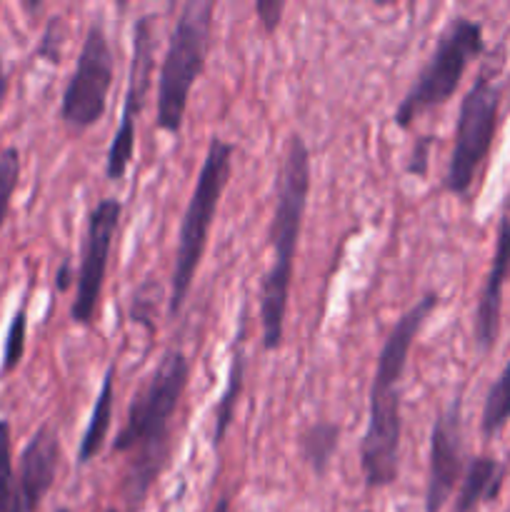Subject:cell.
<instances>
[{
    "label": "cell",
    "instance_id": "2",
    "mask_svg": "<svg viewBox=\"0 0 510 512\" xmlns=\"http://www.w3.org/2000/svg\"><path fill=\"white\" fill-rule=\"evenodd\" d=\"M438 303V293H425L413 308L405 310L385 338L378 360H375L368 400V428L360 440V470H363L365 485L373 490L388 488L398 480L400 440H403L400 380H403L415 338L423 330L430 313L438 308Z\"/></svg>",
    "mask_w": 510,
    "mask_h": 512
},
{
    "label": "cell",
    "instance_id": "10",
    "mask_svg": "<svg viewBox=\"0 0 510 512\" xmlns=\"http://www.w3.org/2000/svg\"><path fill=\"white\" fill-rule=\"evenodd\" d=\"M155 15H140L133 28V58L128 70V88L123 95L120 123L110 140L108 158H105V175L108 180H123L135 153V123L145 105V95L150 88V75L155 65Z\"/></svg>",
    "mask_w": 510,
    "mask_h": 512
},
{
    "label": "cell",
    "instance_id": "15",
    "mask_svg": "<svg viewBox=\"0 0 510 512\" xmlns=\"http://www.w3.org/2000/svg\"><path fill=\"white\" fill-rule=\"evenodd\" d=\"M115 370L118 365L110 363L103 375L98 395H95V405L90 410L88 425L83 430V438L78 445V465L93 463L95 455L103 450L105 440H108L110 423H113V405H115Z\"/></svg>",
    "mask_w": 510,
    "mask_h": 512
},
{
    "label": "cell",
    "instance_id": "12",
    "mask_svg": "<svg viewBox=\"0 0 510 512\" xmlns=\"http://www.w3.org/2000/svg\"><path fill=\"white\" fill-rule=\"evenodd\" d=\"M510 278V218L503 215L495 233V250L490 260L488 275L480 288L478 305H475V345L483 353L495 348L500 335V315H503V290Z\"/></svg>",
    "mask_w": 510,
    "mask_h": 512
},
{
    "label": "cell",
    "instance_id": "24",
    "mask_svg": "<svg viewBox=\"0 0 510 512\" xmlns=\"http://www.w3.org/2000/svg\"><path fill=\"white\" fill-rule=\"evenodd\" d=\"M430 145H433V138H420L418 143H415L413 155H410V163H408V173H413V175L428 173Z\"/></svg>",
    "mask_w": 510,
    "mask_h": 512
},
{
    "label": "cell",
    "instance_id": "25",
    "mask_svg": "<svg viewBox=\"0 0 510 512\" xmlns=\"http://www.w3.org/2000/svg\"><path fill=\"white\" fill-rule=\"evenodd\" d=\"M70 270H73L70 260H63L58 268V290H65L70 285Z\"/></svg>",
    "mask_w": 510,
    "mask_h": 512
},
{
    "label": "cell",
    "instance_id": "21",
    "mask_svg": "<svg viewBox=\"0 0 510 512\" xmlns=\"http://www.w3.org/2000/svg\"><path fill=\"white\" fill-rule=\"evenodd\" d=\"M20 180V150L18 148H5L0 153V228L5 225L8 218L10 200H13L15 188Z\"/></svg>",
    "mask_w": 510,
    "mask_h": 512
},
{
    "label": "cell",
    "instance_id": "31",
    "mask_svg": "<svg viewBox=\"0 0 510 512\" xmlns=\"http://www.w3.org/2000/svg\"><path fill=\"white\" fill-rule=\"evenodd\" d=\"M160 512H165V510H160Z\"/></svg>",
    "mask_w": 510,
    "mask_h": 512
},
{
    "label": "cell",
    "instance_id": "28",
    "mask_svg": "<svg viewBox=\"0 0 510 512\" xmlns=\"http://www.w3.org/2000/svg\"><path fill=\"white\" fill-rule=\"evenodd\" d=\"M55 512H70L68 508H60V510H55Z\"/></svg>",
    "mask_w": 510,
    "mask_h": 512
},
{
    "label": "cell",
    "instance_id": "29",
    "mask_svg": "<svg viewBox=\"0 0 510 512\" xmlns=\"http://www.w3.org/2000/svg\"><path fill=\"white\" fill-rule=\"evenodd\" d=\"M105 512H118V510H115V508H108Z\"/></svg>",
    "mask_w": 510,
    "mask_h": 512
},
{
    "label": "cell",
    "instance_id": "7",
    "mask_svg": "<svg viewBox=\"0 0 510 512\" xmlns=\"http://www.w3.org/2000/svg\"><path fill=\"white\" fill-rule=\"evenodd\" d=\"M503 88L495 83L490 73H480L460 100L458 120H455L453 153L445 168L443 188L448 193L465 195L475 183L480 165L493 148L495 130H498V113Z\"/></svg>",
    "mask_w": 510,
    "mask_h": 512
},
{
    "label": "cell",
    "instance_id": "16",
    "mask_svg": "<svg viewBox=\"0 0 510 512\" xmlns=\"http://www.w3.org/2000/svg\"><path fill=\"white\" fill-rule=\"evenodd\" d=\"M340 430L338 423L333 420H318V423H310L303 433L298 435V450L300 458L310 465L315 475H325L328 468L333 465L335 453L340 448Z\"/></svg>",
    "mask_w": 510,
    "mask_h": 512
},
{
    "label": "cell",
    "instance_id": "26",
    "mask_svg": "<svg viewBox=\"0 0 510 512\" xmlns=\"http://www.w3.org/2000/svg\"><path fill=\"white\" fill-rule=\"evenodd\" d=\"M5 93H8V73H5L3 60H0V103H3Z\"/></svg>",
    "mask_w": 510,
    "mask_h": 512
},
{
    "label": "cell",
    "instance_id": "30",
    "mask_svg": "<svg viewBox=\"0 0 510 512\" xmlns=\"http://www.w3.org/2000/svg\"><path fill=\"white\" fill-rule=\"evenodd\" d=\"M363 512H373V510H363Z\"/></svg>",
    "mask_w": 510,
    "mask_h": 512
},
{
    "label": "cell",
    "instance_id": "27",
    "mask_svg": "<svg viewBox=\"0 0 510 512\" xmlns=\"http://www.w3.org/2000/svg\"><path fill=\"white\" fill-rule=\"evenodd\" d=\"M213 512H230V498H228V495H223V498H220L218 503H215Z\"/></svg>",
    "mask_w": 510,
    "mask_h": 512
},
{
    "label": "cell",
    "instance_id": "19",
    "mask_svg": "<svg viewBox=\"0 0 510 512\" xmlns=\"http://www.w3.org/2000/svg\"><path fill=\"white\" fill-rule=\"evenodd\" d=\"M0 512H23L18 473L13 468V430L0 420Z\"/></svg>",
    "mask_w": 510,
    "mask_h": 512
},
{
    "label": "cell",
    "instance_id": "14",
    "mask_svg": "<svg viewBox=\"0 0 510 512\" xmlns=\"http://www.w3.org/2000/svg\"><path fill=\"white\" fill-rule=\"evenodd\" d=\"M508 465L495 460L493 455H475L465 465L463 480L458 485L453 512H475L483 503L498 500L503 490Z\"/></svg>",
    "mask_w": 510,
    "mask_h": 512
},
{
    "label": "cell",
    "instance_id": "22",
    "mask_svg": "<svg viewBox=\"0 0 510 512\" xmlns=\"http://www.w3.org/2000/svg\"><path fill=\"white\" fill-rule=\"evenodd\" d=\"M285 13V0H255V15L263 23L265 33H275Z\"/></svg>",
    "mask_w": 510,
    "mask_h": 512
},
{
    "label": "cell",
    "instance_id": "13",
    "mask_svg": "<svg viewBox=\"0 0 510 512\" xmlns=\"http://www.w3.org/2000/svg\"><path fill=\"white\" fill-rule=\"evenodd\" d=\"M60 455L63 445H60L58 428L53 423H43L20 453L18 488L23 512L38 510L45 495L50 493L60 468Z\"/></svg>",
    "mask_w": 510,
    "mask_h": 512
},
{
    "label": "cell",
    "instance_id": "8",
    "mask_svg": "<svg viewBox=\"0 0 510 512\" xmlns=\"http://www.w3.org/2000/svg\"><path fill=\"white\" fill-rule=\"evenodd\" d=\"M115 73V53L105 20L93 18L85 30L83 48L75 60L73 75L63 90L60 118L68 128L88 130L103 118Z\"/></svg>",
    "mask_w": 510,
    "mask_h": 512
},
{
    "label": "cell",
    "instance_id": "5",
    "mask_svg": "<svg viewBox=\"0 0 510 512\" xmlns=\"http://www.w3.org/2000/svg\"><path fill=\"white\" fill-rule=\"evenodd\" d=\"M213 0H188L180 8L168 48L158 70L155 125L163 133H180L195 80L205 70L213 35Z\"/></svg>",
    "mask_w": 510,
    "mask_h": 512
},
{
    "label": "cell",
    "instance_id": "18",
    "mask_svg": "<svg viewBox=\"0 0 510 512\" xmlns=\"http://www.w3.org/2000/svg\"><path fill=\"white\" fill-rule=\"evenodd\" d=\"M510 423V360L500 370L498 378L490 385L483 403V415H480V433L485 440H493L505 425Z\"/></svg>",
    "mask_w": 510,
    "mask_h": 512
},
{
    "label": "cell",
    "instance_id": "4",
    "mask_svg": "<svg viewBox=\"0 0 510 512\" xmlns=\"http://www.w3.org/2000/svg\"><path fill=\"white\" fill-rule=\"evenodd\" d=\"M235 145L220 135H213L205 150L203 165H200L198 180H195L193 195L188 200L183 220L178 228V243H175L173 273H170V298L168 315L175 318L188 300L193 280L198 275L200 260H203L205 245H208L210 228H213L215 213H218L220 198L233 170Z\"/></svg>",
    "mask_w": 510,
    "mask_h": 512
},
{
    "label": "cell",
    "instance_id": "23",
    "mask_svg": "<svg viewBox=\"0 0 510 512\" xmlns=\"http://www.w3.org/2000/svg\"><path fill=\"white\" fill-rule=\"evenodd\" d=\"M155 295H160L158 283H153L150 298H143V293H140V290H135V295H133V318L138 320V323L150 325V328H153V310L158 308V300H155Z\"/></svg>",
    "mask_w": 510,
    "mask_h": 512
},
{
    "label": "cell",
    "instance_id": "11",
    "mask_svg": "<svg viewBox=\"0 0 510 512\" xmlns=\"http://www.w3.org/2000/svg\"><path fill=\"white\" fill-rule=\"evenodd\" d=\"M463 443V398L455 395L448 408L435 418L430 430L428 483H425V512H443L450 495L465 473Z\"/></svg>",
    "mask_w": 510,
    "mask_h": 512
},
{
    "label": "cell",
    "instance_id": "3",
    "mask_svg": "<svg viewBox=\"0 0 510 512\" xmlns=\"http://www.w3.org/2000/svg\"><path fill=\"white\" fill-rule=\"evenodd\" d=\"M310 150L303 135L293 133L285 143L275 175V208L268 228L273 265L260 283V328H263V348L278 350L285 335V315H288L290 283H293L295 253H298L300 233H303L305 208H308L310 183Z\"/></svg>",
    "mask_w": 510,
    "mask_h": 512
},
{
    "label": "cell",
    "instance_id": "1",
    "mask_svg": "<svg viewBox=\"0 0 510 512\" xmlns=\"http://www.w3.org/2000/svg\"><path fill=\"white\" fill-rule=\"evenodd\" d=\"M188 378V355L180 345H173L130 400L123 428L113 440V453L128 455L123 495L130 508L145 503L153 483L168 465L170 430L188 388Z\"/></svg>",
    "mask_w": 510,
    "mask_h": 512
},
{
    "label": "cell",
    "instance_id": "9",
    "mask_svg": "<svg viewBox=\"0 0 510 512\" xmlns=\"http://www.w3.org/2000/svg\"><path fill=\"white\" fill-rule=\"evenodd\" d=\"M120 215H123V203L113 195L98 200L88 213L85 238L80 245L78 275H75V300L70 305V320L83 328L93 325L95 313H98Z\"/></svg>",
    "mask_w": 510,
    "mask_h": 512
},
{
    "label": "cell",
    "instance_id": "17",
    "mask_svg": "<svg viewBox=\"0 0 510 512\" xmlns=\"http://www.w3.org/2000/svg\"><path fill=\"white\" fill-rule=\"evenodd\" d=\"M238 343H235L233 360H230L228 368V383H225V390L220 393V400L215 403V430H213V448H218L220 443L228 435L230 425H233L235 418V405H238L240 393H243V375H245V358H243V323H240Z\"/></svg>",
    "mask_w": 510,
    "mask_h": 512
},
{
    "label": "cell",
    "instance_id": "6",
    "mask_svg": "<svg viewBox=\"0 0 510 512\" xmlns=\"http://www.w3.org/2000/svg\"><path fill=\"white\" fill-rule=\"evenodd\" d=\"M485 50L483 25L465 15H455L448 20L443 33L435 40L428 63L420 68L403 100L393 113V123L400 130H408L425 110L448 103L458 90L470 60L478 58Z\"/></svg>",
    "mask_w": 510,
    "mask_h": 512
},
{
    "label": "cell",
    "instance_id": "20",
    "mask_svg": "<svg viewBox=\"0 0 510 512\" xmlns=\"http://www.w3.org/2000/svg\"><path fill=\"white\" fill-rule=\"evenodd\" d=\"M25 330H28V298H23L20 308L15 310L13 320H10L8 325V333H5L0 373H10V370L18 368L20 358H23L25 353Z\"/></svg>",
    "mask_w": 510,
    "mask_h": 512
}]
</instances>
